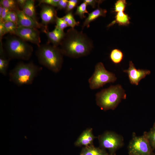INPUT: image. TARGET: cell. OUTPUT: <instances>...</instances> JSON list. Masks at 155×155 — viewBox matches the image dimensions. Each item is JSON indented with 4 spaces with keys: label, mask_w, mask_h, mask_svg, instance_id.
Masks as SVG:
<instances>
[{
    "label": "cell",
    "mask_w": 155,
    "mask_h": 155,
    "mask_svg": "<svg viewBox=\"0 0 155 155\" xmlns=\"http://www.w3.org/2000/svg\"><path fill=\"white\" fill-rule=\"evenodd\" d=\"M60 46L63 55L73 58L88 55L94 48L92 40L86 34L71 28L65 33Z\"/></svg>",
    "instance_id": "6da1fadb"
},
{
    "label": "cell",
    "mask_w": 155,
    "mask_h": 155,
    "mask_svg": "<svg viewBox=\"0 0 155 155\" xmlns=\"http://www.w3.org/2000/svg\"><path fill=\"white\" fill-rule=\"evenodd\" d=\"M36 55L40 63L50 70L60 71L63 62V55L60 48L48 43L38 46Z\"/></svg>",
    "instance_id": "7a4b0ae2"
},
{
    "label": "cell",
    "mask_w": 155,
    "mask_h": 155,
    "mask_svg": "<svg viewBox=\"0 0 155 155\" xmlns=\"http://www.w3.org/2000/svg\"><path fill=\"white\" fill-rule=\"evenodd\" d=\"M42 69L32 62H20L9 72V80L18 86L30 85Z\"/></svg>",
    "instance_id": "3957f363"
},
{
    "label": "cell",
    "mask_w": 155,
    "mask_h": 155,
    "mask_svg": "<svg viewBox=\"0 0 155 155\" xmlns=\"http://www.w3.org/2000/svg\"><path fill=\"white\" fill-rule=\"evenodd\" d=\"M126 94L122 86L119 84L111 86L96 94V104L104 111L114 110L122 99H126Z\"/></svg>",
    "instance_id": "277c9868"
},
{
    "label": "cell",
    "mask_w": 155,
    "mask_h": 155,
    "mask_svg": "<svg viewBox=\"0 0 155 155\" xmlns=\"http://www.w3.org/2000/svg\"><path fill=\"white\" fill-rule=\"evenodd\" d=\"M5 47V52L11 59L28 60L33 51L31 45L16 36L6 38Z\"/></svg>",
    "instance_id": "5b68a950"
},
{
    "label": "cell",
    "mask_w": 155,
    "mask_h": 155,
    "mask_svg": "<svg viewBox=\"0 0 155 155\" xmlns=\"http://www.w3.org/2000/svg\"><path fill=\"white\" fill-rule=\"evenodd\" d=\"M117 78L115 74L106 70L103 64L100 62L95 65L93 74L88 79L91 90L98 89L108 83H113Z\"/></svg>",
    "instance_id": "8992f818"
},
{
    "label": "cell",
    "mask_w": 155,
    "mask_h": 155,
    "mask_svg": "<svg viewBox=\"0 0 155 155\" xmlns=\"http://www.w3.org/2000/svg\"><path fill=\"white\" fill-rule=\"evenodd\" d=\"M100 147L107 150L109 155H114L116 151L124 145V139L121 135L110 131H106L98 137Z\"/></svg>",
    "instance_id": "52a82bcc"
},
{
    "label": "cell",
    "mask_w": 155,
    "mask_h": 155,
    "mask_svg": "<svg viewBox=\"0 0 155 155\" xmlns=\"http://www.w3.org/2000/svg\"><path fill=\"white\" fill-rule=\"evenodd\" d=\"M128 149L129 155H154L153 150L145 136L143 135L137 136L135 133H133Z\"/></svg>",
    "instance_id": "ba28073f"
},
{
    "label": "cell",
    "mask_w": 155,
    "mask_h": 155,
    "mask_svg": "<svg viewBox=\"0 0 155 155\" xmlns=\"http://www.w3.org/2000/svg\"><path fill=\"white\" fill-rule=\"evenodd\" d=\"M15 35L26 42L35 44L37 46L40 45V32L37 28L18 26Z\"/></svg>",
    "instance_id": "9c48e42d"
},
{
    "label": "cell",
    "mask_w": 155,
    "mask_h": 155,
    "mask_svg": "<svg viewBox=\"0 0 155 155\" xmlns=\"http://www.w3.org/2000/svg\"><path fill=\"white\" fill-rule=\"evenodd\" d=\"M123 72L127 74L130 83L137 86L139 82L146 76L149 75L151 71L146 69H137L132 61L129 62V67L127 69L123 71Z\"/></svg>",
    "instance_id": "30bf717a"
},
{
    "label": "cell",
    "mask_w": 155,
    "mask_h": 155,
    "mask_svg": "<svg viewBox=\"0 0 155 155\" xmlns=\"http://www.w3.org/2000/svg\"><path fill=\"white\" fill-rule=\"evenodd\" d=\"M40 16L41 24L46 26L50 24L55 23L57 16L56 10L51 6L42 4Z\"/></svg>",
    "instance_id": "8fae6325"
},
{
    "label": "cell",
    "mask_w": 155,
    "mask_h": 155,
    "mask_svg": "<svg viewBox=\"0 0 155 155\" xmlns=\"http://www.w3.org/2000/svg\"><path fill=\"white\" fill-rule=\"evenodd\" d=\"M18 17V26L31 27L36 28H44L46 26L35 21L32 18L25 14L22 10L18 9L15 11Z\"/></svg>",
    "instance_id": "7c38bea8"
},
{
    "label": "cell",
    "mask_w": 155,
    "mask_h": 155,
    "mask_svg": "<svg viewBox=\"0 0 155 155\" xmlns=\"http://www.w3.org/2000/svg\"><path fill=\"white\" fill-rule=\"evenodd\" d=\"M42 31L46 34L48 39V43H51L54 46L58 47L60 45L63 39L65 33L56 27L52 31H49L47 27L42 30Z\"/></svg>",
    "instance_id": "4fadbf2b"
},
{
    "label": "cell",
    "mask_w": 155,
    "mask_h": 155,
    "mask_svg": "<svg viewBox=\"0 0 155 155\" xmlns=\"http://www.w3.org/2000/svg\"><path fill=\"white\" fill-rule=\"evenodd\" d=\"M93 133L92 128H88L84 131L74 143L76 146H87L93 145L94 140L96 138Z\"/></svg>",
    "instance_id": "5bb4252c"
},
{
    "label": "cell",
    "mask_w": 155,
    "mask_h": 155,
    "mask_svg": "<svg viewBox=\"0 0 155 155\" xmlns=\"http://www.w3.org/2000/svg\"><path fill=\"white\" fill-rule=\"evenodd\" d=\"M99 6V5L98 6L97 9L89 13L88 16L83 24L82 29H83L85 27L87 28H89L90 23L98 18L100 16L105 17L107 12L106 10L100 7Z\"/></svg>",
    "instance_id": "9a60e30c"
},
{
    "label": "cell",
    "mask_w": 155,
    "mask_h": 155,
    "mask_svg": "<svg viewBox=\"0 0 155 155\" xmlns=\"http://www.w3.org/2000/svg\"><path fill=\"white\" fill-rule=\"evenodd\" d=\"M0 73L4 76L7 75L11 59L3 47L2 40H0Z\"/></svg>",
    "instance_id": "2e32d148"
},
{
    "label": "cell",
    "mask_w": 155,
    "mask_h": 155,
    "mask_svg": "<svg viewBox=\"0 0 155 155\" xmlns=\"http://www.w3.org/2000/svg\"><path fill=\"white\" fill-rule=\"evenodd\" d=\"M81 153L84 155H109L105 150L96 147L93 145L84 147Z\"/></svg>",
    "instance_id": "e0dca14e"
},
{
    "label": "cell",
    "mask_w": 155,
    "mask_h": 155,
    "mask_svg": "<svg viewBox=\"0 0 155 155\" xmlns=\"http://www.w3.org/2000/svg\"><path fill=\"white\" fill-rule=\"evenodd\" d=\"M34 2V0H27L22 11L26 15L38 22L35 11Z\"/></svg>",
    "instance_id": "ac0fdd59"
},
{
    "label": "cell",
    "mask_w": 155,
    "mask_h": 155,
    "mask_svg": "<svg viewBox=\"0 0 155 155\" xmlns=\"http://www.w3.org/2000/svg\"><path fill=\"white\" fill-rule=\"evenodd\" d=\"M115 20L110 24V26L116 23L119 26H127L130 23V18L128 15L123 11H120L117 13L115 17Z\"/></svg>",
    "instance_id": "d6986e66"
},
{
    "label": "cell",
    "mask_w": 155,
    "mask_h": 155,
    "mask_svg": "<svg viewBox=\"0 0 155 155\" xmlns=\"http://www.w3.org/2000/svg\"><path fill=\"white\" fill-rule=\"evenodd\" d=\"M123 54L119 49H114L111 51L110 54V58L114 64H117L120 63L122 61L123 58Z\"/></svg>",
    "instance_id": "ffe728a7"
},
{
    "label": "cell",
    "mask_w": 155,
    "mask_h": 155,
    "mask_svg": "<svg viewBox=\"0 0 155 155\" xmlns=\"http://www.w3.org/2000/svg\"><path fill=\"white\" fill-rule=\"evenodd\" d=\"M143 135L148 141L152 149H155V122L150 130L145 132Z\"/></svg>",
    "instance_id": "44dd1931"
},
{
    "label": "cell",
    "mask_w": 155,
    "mask_h": 155,
    "mask_svg": "<svg viewBox=\"0 0 155 155\" xmlns=\"http://www.w3.org/2000/svg\"><path fill=\"white\" fill-rule=\"evenodd\" d=\"M0 5L3 7L16 11L20 9L16 0H1Z\"/></svg>",
    "instance_id": "7402d4cb"
},
{
    "label": "cell",
    "mask_w": 155,
    "mask_h": 155,
    "mask_svg": "<svg viewBox=\"0 0 155 155\" xmlns=\"http://www.w3.org/2000/svg\"><path fill=\"white\" fill-rule=\"evenodd\" d=\"M69 26L71 28H74L76 26H78L80 22L76 21L74 18L72 11L66 13V15L63 17Z\"/></svg>",
    "instance_id": "603a6c76"
},
{
    "label": "cell",
    "mask_w": 155,
    "mask_h": 155,
    "mask_svg": "<svg viewBox=\"0 0 155 155\" xmlns=\"http://www.w3.org/2000/svg\"><path fill=\"white\" fill-rule=\"evenodd\" d=\"M87 5L86 3L83 1L79 5L77 6L76 11L75 13V15L78 16L82 19L85 18V13L89 14L87 9Z\"/></svg>",
    "instance_id": "cb8c5ba5"
},
{
    "label": "cell",
    "mask_w": 155,
    "mask_h": 155,
    "mask_svg": "<svg viewBox=\"0 0 155 155\" xmlns=\"http://www.w3.org/2000/svg\"><path fill=\"white\" fill-rule=\"evenodd\" d=\"M3 24L6 33H9L15 35L18 27L17 24L8 21L4 22Z\"/></svg>",
    "instance_id": "d4e9b609"
},
{
    "label": "cell",
    "mask_w": 155,
    "mask_h": 155,
    "mask_svg": "<svg viewBox=\"0 0 155 155\" xmlns=\"http://www.w3.org/2000/svg\"><path fill=\"white\" fill-rule=\"evenodd\" d=\"M127 3L125 0H118L115 3L114 11L118 12L124 11L126 7Z\"/></svg>",
    "instance_id": "484cf974"
},
{
    "label": "cell",
    "mask_w": 155,
    "mask_h": 155,
    "mask_svg": "<svg viewBox=\"0 0 155 155\" xmlns=\"http://www.w3.org/2000/svg\"><path fill=\"white\" fill-rule=\"evenodd\" d=\"M55 23L56 25L55 26L62 30L64 31L65 28L69 27L63 17L59 18L57 16L56 19Z\"/></svg>",
    "instance_id": "4316f807"
},
{
    "label": "cell",
    "mask_w": 155,
    "mask_h": 155,
    "mask_svg": "<svg viewBox=\"0 0 155 155\" xmlns=\"http://www.w3.org/2000/svg\"><path fill=\"white\" fill-rule=\"evenodd\" d=\"M5 21L11 22L17 24L18 17L16 12L13 11H10L5 19Z\"/></svg>",
    "instance_id": "83f0119b"
},
{
    "label": "cell",
    "mask_w": 155,
    "mask_h": 155,
    "mask_svg": "<svg viewBox=\"0 0 155 155\" xmlns=\"http://www.w3.org/2000/svg\"><path fill=\"white\" fill-rule=\"evenodd\" d=\"M79 2L78 0H68L67 8L65 10L66 13L72 11L73 9L77 5Z\"/></svg>",
    "instance_id": "f1b7e54d"
},
{
    "label": "cell",
    "mask_w": 155,
    "mask_h": 155,
    "mask_svg": "<svg viewBox=\"0 0 155 155\" xmlns=\"http://www.w3.org/2000/svg\"><path fill=\"white\" fill-rule=\"evenodd\" d=\"M59 0H40L38 1L39 4H45L54 7H57Z\"/></svg>",
    "instance_id": "f546056e"
},
{
    "label": "cell",
    "mask_w": 155,
    "mask_h": 155,
    "mask_svg": "<svg viewBox=\"0 0 155 155\" xmlns=\"http://www.w3.org/2000/svg\"><path fill=\"white\" fill-rule=\"evenodd\" d=\"M103 1L95 0H84L83 1L86 3L88 5L91 6L93 8L96 7L97 5H98L101 3Z\"/></svg>",
    "instance_id": "4dcf8cb0"
},
{
    "label": "cell",
    "mask_w": 155,
    "mask_h": 155,
    "mask_svg": "<svg viewBox=\"0 0 155 155\" xmlns=\"http://www.w3.org/2000/svg\"><path fill=\"white\" fill-rule=\"evenodd\" d=\"M11 11L9 9L3 7L2 12L0 14V22L4 23L5 22L6 17Z\"/></svg>",
    "instance_id": "1f68e13d"
},
{
    "label": "cell",
    "mask_w": 155,
    "mask_h": 155,
    "mask_svg": "<svg viewBox=\"0 0 155 155\" xmlns=\"http://www.w3.org/2000/svg\"><path fill=\"white\" fill-rule=\"evenodd\" d=\"M68 1V0H59L57 7V10H65L67 6Z\"/></svg>",
    "instance_id": "d6a6232c"
},
{
    "label": "cell",
    "mask_w": 155,
    "mask_h": 155,
    "mask_svg": "<svg viewBox=\"0 0 155 155\" xmlns=\"http://www.w3.org/2000/svg\"><path fill=\"white\" fill-rule=\"evenodd\" d=\"M6 34L3 23L0 22V40H2L3 36Z\"/></svg>",
    "instance_id": "836d02e7"
},
{
    "label": "cell",
    "mask_w": 155,
    "mask_h": 155,
    "mask_svg": "<svg viewBox=\"0 0 155 155\" xmlns=\"http://www.w3.org/2000/svg\"><path fill=\"white\" fill-rule=\"evenodd\" d=\"M16 1L19 9L22 10L27 0H17Z\"/></svg>",
    "instance_id": "e575fe53"
},
{
    "label": "cell",
    "mask_w": 155,
    "mask_h": 155,
    "mask_svg": "<svg viewBox=\"0 0 155 155\" xmlns=\"http://www.w3.org/2000/svg\"><path fill=\"white\" fill-rule=\"evenodd\" d=\"M80 155H84V154H83L82 153H81Z\"/></svg>",
    "instance_id": "d590c367"
},
{
    "label": "cell",
    "mask_w": 155,
    "mask_h": 155,
    "mask_svg": "<svg viewBox=\"0 0 155 155\" xmlns=\"http://www.w3.org/2000/svg\"><path fill=\"white\" fill-rule=\"evenodd\" d=\"M134 155H140V154H135Z\"/></svg>",
    "instance_id": "8d00e7d4"
}]
</instances>
